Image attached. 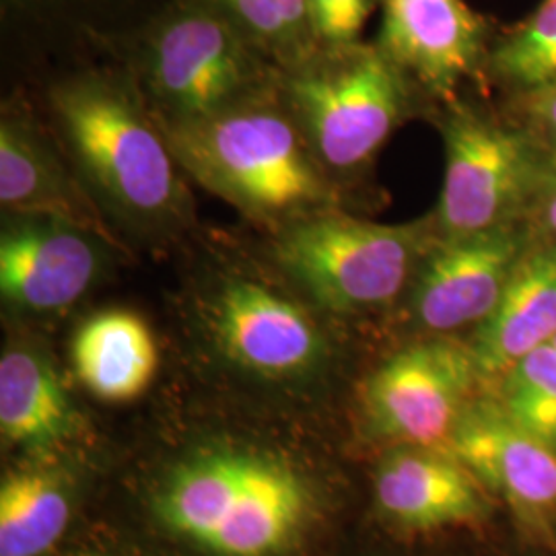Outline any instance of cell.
Masks as SVG:
<instances>
[{
	"label": "cell",
	"mask_w": 556,
	"mask_h": 556,
	"mask_svg": "<svg viewBox=\"0 0 556 556\" xmlns=\"http://www.w3.org/2000/svg\"><path fill=\"white\" fill-rule=\"evenodd\" d=\"M542 215L548 231L556 236V167L553 172H544L542 179Z\"/></svg>",
	"instance_id": "d4e9b609"
},
{
	"label": "cell",
	"mask_w": 556,
	"mask_h": 556,
	"mask_svg": "<svg viewBox=\"0 0 556 556\" xmlns=\"http://www.w3.org/2000/svg\"><path fill=\"white\" fill-rule=\"evenodd\" d=\"M73 486L46 466L9 472L0 484V556H43L68 528Z\"/></svg>",
	"instance_id": "d6986e66"
},
{
	"label": "cell",
	"mask_w": 556,
	"mask_h": 556,
	"mask_svg": "<svg viewBox=\"0 0 556 556\" xmlns=\"http://www.w3.org/2000/svg\"><path fill=\"white\" fill-rule=\"evenodd\" d=\"M450 454L505 498L519 519L542 526L556 509V447L521 429L497 402H470Z\"/></svg>",
	"instance_id": "7c38bea8"
},
{
	"label": "cell",
	"mask_w": 556,
	"mask_h": 556,
	"mask_svg": "<svg viewBox=\"0 0 556 556\" xmlns=\"http://www.w3.org/2000/svg\"><path fill=\"white\" fill-rule=\"evenodd\" d=\"M161 523L213 556H278L301 536L312 493L293 468L243 450L178 464L155 498Z\"/></svg>",
	"instance_id": "3957f363"
},
{
	"label": "cell",
	"mask_w": 556,
	"mask_h": 556,
	"mask_svg": "<svg viewBox=\"0 0 556 556\" xmlns=\"http://www.w3.org/2000/svg\"><path fill=\"white\" fill-rule=\"evenodd\" d=\"M475 475L447 452L402 447L379 464L376 501L388 519L410 530L472 523L484 516Z\"/></svg>",
	"instance_id": "9a60e30c"
},
{
	"label": "cell",
	"mask_w": 556,
	"mask_h": 556,
	"mask_svg": "<svg viewBox=\"0 0 556 556\" xmlns=\"http://www.w3.org/2000/svg\"><path fill=\"white\" fill-rule=\"evenodd\" d=\"M521 256L523 241L511 225L464 238H439L410 280L415 319L439 334L484 321L497 307Z\"/></svg>",
	"instance_id": "8fae6325"
},
{
	"label": "cell",
	"mask_w": 556,
	"mask_h": 556,
	"mask_svg": "<svg viewBox=\"0 0 556 556\" xmlns=\"http://www.w3.org/2000/svg\"><path fill=\"white\" fill-rule=\"evenodd\" d=\"M551 344H553V346H555V349H556V337H555V340H553V342H551Z\"/></svg>",
	"instance_id": "484cf974"
},
{
	"label": "cell",
	"mask_w": 556,
	"mask_h": 556,
	"mask_svg": "<svg viewBox=\"0 0 556 556\" xmlns=\"http://www.w3.org/2000/svg\"><path fill=\"white\" fill-rule=\"evenodd\" d=\"M50 112L62 153L114 236L161 243L194 223L188 176L137 83L101 73L60 80Z\"/></svg>",
	"instance_id": "6da1fadb"
},
{
	"label": "cell",
	"mask_w": 556,
	"mask_h": 556,
	"mask_svg": "<svg viewBox=\"0 0 556 556\" xmlns=\"http://www.w3.org/2000/svg\"><path fill=\"white\" fill-rule=\"evenodd\" d=\"M2 438L48 452L77 431V413L50 357L34 344H9L0 357Z\"/></svg>",
	"instance_id": "ac0fdd59"
},
{
	"label": "cell",
	"mask_w": 556,
	"mask_h": 556,
	"mask_svg": "<svg viewBox=\"0 0 556 556\" xmlns=\"http://www.w3.org/2000/svg\"><path fill=\"white\" fill-rule=\"evenodd\" d=\"M498 75L521 89L540 91L556 83V0H544L536 13L495 52Z\"/></svg>",
	"instance_id": "7402d4cb"
},
{
	"label": "cell",
	"mask_w": 556,
	"mask_h": 556,
	"mask_svg": "<svg viewBox=\"0 0 556 556\" xmlns=\"http://www.w3.org/2000/svg\"><path fill=\"white\" fill-rule=\"evenodd\" d=\"M441 132L445 176L433 219L439 238L511 225L544 179L532 144L468 105H452Z\"/></svg>",
	"instance_id": "ba28073f"
},
{
	"label": "cell",
	"mask_w": 556,
	"mask_h": 556,
	"mask_svg": "<svg viewBox=\"0 0 556 556\" xmlns=\"http://www.w3.org/2000/svg\"><path fill=\"white\" fill-rule=\"evenodd\" d=\"M431 239L422 220L379 225L330 208L275 233L270 260L318 309L361 314L400 298Z\"/></svg>",
	"instance_id": "5b68a950"
},
{
	"label": "cell",
	"mask_w": 556,
	"mask_h": 556,
	"mask_svg": "<svg viewBox=\"0 0 556 556\" xmlns=\"http://www.w3.org/2000/svg\"><path fill=\"white\" fill-rule=\"evenodd\" d=\"M85 556H96V555H85Z\"/></svg>",
	"instance_id": "4316f807"
},
{
	"label": "cell",
	"mask_w": 556,
	"mask_h": 556,
	"mask_svg": "<svg viewBox=\"0 0 556 556\" xmlns=\"http://www.w3.org/2000/svg\"><path fill=\"white\" fill-rule=\"evenodd\" d=\"M118 260L116 238L73 220L4 215L0 295L21 314L50 316L85 298Z\"/></svg>",
	"instance_id": "30bf717a"
},
{
	"label": "cell",
	"mask_w": 556,
	"mask_h": 556,
	"mask_svg": "<svg viewBox=\"0 0 556 556\" xmlns=\"http://www.w3.org/2000/svg\"><path fill=\"white\" fill-rule=\"evenodd\" d=\"M278 71L319 50L307 0H211Z\"/></svg>",
	"instance_id": "ffe728a7"
},
{
	"label": "cell",
	"mask_w": 556,
	"mask_h": 556,
	"mask_svg": "<svg viewBox=\"0 0 556 556\" xmlns=\"http://www.w3.org/2000/svg\"><path fill=\"white\" fill-rule=\"evenodd\" d=\"M160 126L188 178L273 236L338 208V186L277 87L217 116Z\"/></svg>",
	"instance_id": "7a4b0ae2"
},
{
	"label": "cell",
	"mask_w": 556,
	"mask_h": 556,
	"mask_svg": "<svg viewBox=\"0 0 556 556\" xmlns=\"http://www.w3.org/2000/svg\"><path fill=\"white\" fill-rule=\"evenodd\" d=\"M503 408L521 429L556 447V349L540 346L503 376Z\"/></svg>",
	"instance_id": "44dd1931"
},
{
	"label": "cell",
	"mask_w": 556,
	"mask_h": 556,
	"mask_svg": "<svg viewBox=\"0 0 556 556\" xmlns=\"http://www.w3.org/2000/svg\"><path fill=\"white\" fill-rule=\"evenodd\" d=\"M555 337L556 243L521 256L497 307L478 324L470 349L480 376L495 378Z\"/></svg>",
	"instance_id": "2e32d148"
},
{
	"label": "cell",
	"mask_w": 556,
	"mask_h": 556,
	"mask_svg": "<svg viewBox=\"0 0 556 556\" xmlns=\"http://www.w3.org/2000/svg\"><path fill=\"white\" fill-rule=\"evenodd\" d=\"M277 91L337 186L374 161L408 110V77L379 48H319L278 71Z\"/></svg>",
	"instance_id": "277c9868"
},
{
	"label": "cell",
	"mask_w": 556,
	"mask_h": 556,
	"mask_svg": "<svg viewBox=\"0 0 556 556\" xmlns=\"http://www.w3.org/2000/svg\"><path fill=\"white\" fill-rule=\"evenodd\" d=\"M309 20L319 48L357 46L371 11V0H307Z\"/></svg>",
	"instance_id": "603a6c76"
},
{
	"label": "cell",
	"mask_w": 556,
	"mask_h": 556,
	"mask_svg": "<svg viewBox=\"0 0 556 556\" xmlns=\"http://www.w3.org/2000/svg\"><path fill=\"white\" fill-rule=\"evenodd\" d=\"M534 112L540 122L556 137V83L534 91Z\"/></svg>",
	"instance_id": "cb8c5ba5"
},
{
	"label": "cell",
	"mask_w": 556,
	"mask_h": 556,
	"mask_svg": "<svg viewBox=\"0 0 556 556\" xmlns=\"http://www.w3.org/2000/svg\"><path fill=\"white\" fill-rule=\"evenodd\" d=\"M277 79L278 68L208 2L161 21L144 46L137 85L157 122L179 124L264 96Z\"/></svg>",
	"instance_id": "8992f818"
},
{
	"label": "cell",
	"mask_w": 556,
	"mask_h": 556,
	"mask_svg": "<svg viewBox=\"0 0 556 556\" xmlns=\"http://www.w3.org/2000/svg\"><path fill=\"white\" fill-rule=\"evenodd\" d=\"M379 50L433 98L452 101L477 71L482 25L466 0H383Z\"/></svg>",
	"instance_id": "4fadbf2b"
},
{
	"label": "cell",
	"mask_w": 556,
	"mask_h": 556,
	"mask_svg": "<svg viewBox=\"0 0 556 556\" xmlns=\"http://www.w3.org/2000/svg\"><path fill=\"white\" fill-rule=\"evenodd\" d=\"M202 321L223 363L258 381H307L328 363V340L314 314L270 280L241 268L213 278Z\"/></svg>",
	"instance_id": "52a82bcc"
},
{
	"label": "cell",
	"mask_w": 556,
	"mask_h": 556,
	"mask_svg": "<svg viewBox=\"0 0 556 556\" xmlns=\"http://www.w3.org/2000/svg\"><path fill=\"white\" fill-rule=\"evenodd\" d=\"M0 206L4 215L59 217L116 238L59 144L13 112L0 122Z\"/></svg>",
	"instance_id": "5bb4252c"
},
{
	"label": "cell",
	"mask_w": 556,
	"mask_h": 556,
	"mask_svg": "<svg viewBox=\"0 0 556 556\" xmlns=\"http://www.w3.org/2000/svg\"><path fill=\"white\" fill-rule=\"evenodd\" d=\"M472 349L456 342H418L386 358L363 386L371 429L406 447L447 452L472 402Z\"/></svg>",
	"instance_id": "9c48e42d"
},
{
	"label": "cell",
	"mask_w": 556,
	"mask_h": 556,
	"mask_svg": "<svg viewBox=\"0 0 556 556\" xmlns=\"http://www.w3.org/2000/svg\"><path fill=\"white\" fill-rule=\"evenodd\" d=\"M71 361L83 388L103 402L124 404L142 396L160 371V346L137 312L101 309L80 324Z\"/></svg>",
	"instance_id": "e0dca14e"
}]
</instances>
